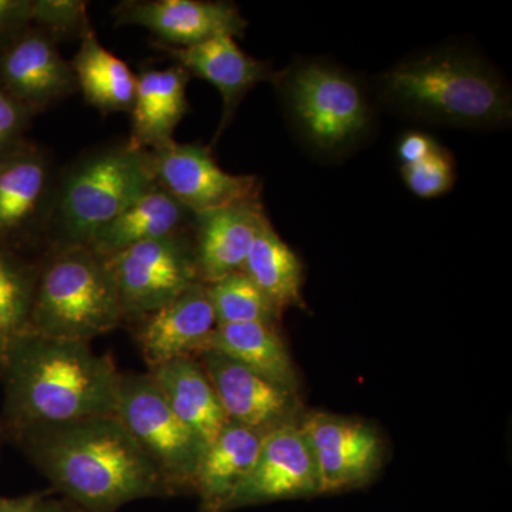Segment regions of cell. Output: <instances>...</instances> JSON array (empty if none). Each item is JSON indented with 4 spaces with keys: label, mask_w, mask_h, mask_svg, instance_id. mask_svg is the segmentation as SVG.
I'll use <instances>...</instances> for the list:
<instances>
[{
    "label": "cell",
    "mask_w": 512,
    "mask_h": 512,
    "mask_svg": "<svg viewBox=\"0 0 512 512\" xmlns=\"http://www.w3.org/2000/svg\"><path fill=\"white\" fill-rule=\"evenodd\" d=\"M121 375L92 343L26 329L0 346L6 440L26 431L116 414Z\"/></svg>",
    "instance_id": "6da1fadb"
},
{
    "label": "cell",
    "mask_w": 512,
    "mask_h": 512,
    "mask_svg": "<svg viewBox=\"0 0 512 512\" xmlns=\"http://www.w3.org/2000/svg\"><path fill=\"white\" fill-rule=\"evenodd\" d=\"M12 441L84 512H116L144 498L173 497L116 414L26 431Z\"/></svg>",
    "instance_id": "7a4b0ae2"
},
{
    "label": "cell",
    "mask_w": 512,
    "mask_h": 512,
    "mask_svg": "<svg viewBox=\"0 0 512 512\" xmlns=\"http://www.w3.org/2000/svg\"><path fill=\"white\" fill-rule=\"evenodd\" d=\"M384 99L414 117L463 127L511 120V94L483 60L463 50H436L397 64L380 79Z\"/></svg>",
    "instance_id": "3957f363"
},
{
    "label": "cell",
    "mask_w": 512,
    "mask_h": 512,
    "mask_svg": "<svg viewBox=\"0 0 512 512\" xmlns=\"http://www.w3.org/2000/svg\"><path fill=\"white\" fill-rule=\"evenodd\" d=\"M156 184L150 151L128 141L84 154L57 175L45 252L89 247L99 229Z\"/></svg>",
    "instance_id": "277c9868"
},
{
    "label": "cell",
    "mask_w": 512,
    "mask_h": 512,
    "mask_svg": "<svg viewBox=\"0 0 512 512\" xmlns=\"http://www.w3.org/2000/svg\"><path fill=\"white\" fill-rule=\"evenodd\" d=\"M123 323L126 316L104 256L86 245L43 252L29 329L92 343Z\"/></svg>",
    "instance_id": "5b68a950"
},
{
    "label": "cell",
    "mask_w": 512,
    "mask_h": 512,
    "mask_svg": "<svg viewBox=\"0 0 512 512\" xmlns=\"http://www.w3.org/2000/svg\"><path fill=\"white\" fill-rule=\"evenodd\" d=\"M293 126L320 153L346 150L369 133L372 107L352 74L325 62L293 64L276 74Z\"/></svg>",
    "instance_id": "8992f818"
},
{
    "label": "cell",
    "mask_w": 512,
    "mask_h": 512,
    "mask_svg": "<svg viewBox=\"0 0 512 512\" xmlns=\"http://www.w3.org/2000/svg\"><path fill=\"white\" fill-rule=\"evenodd\" d=\"M116 416L153 461L173 495L192 491L205 444L178 419L153 377L148 373L121 375Z\"/></svg>",
    "instance_id": "52a82bcc"
},
{
    "label": "cell",
    "mask_w": 512,
    "mask_h": 512,
    "mask_svg": "<svg viewBox=\"0 0 512 512\" xmlns=\"http://www.w3.org/2000/svg\"><path fill=\"white\" fill-rule=\"evenodd\" d=\"M106 262L126 322L163 308L201 282L191 232L140 242L107 256Z\"/></svg>",
    "instance_id": "ba28073f"
},
{
    "label": "cell",
    "mask_w": 512,
    "mask_h": 512,
    "mask_svg": "<svg viewBox=\"0 0 512 512\" xmlns=\"http://www.w3.org/2000/svg\"><path fill=\"white\" fill-rule=\"evenodd\" d=\"M57 175L49 154L23 141L0 158V248L23 254L45 245Z\"/></svg>",
    "instance_id": "9c48e42d"
},
{
    "label": "cell",
    "mask_w": 512,
    "mask_h": 512,
    "mask_svg": "<svg viewBox=\"0 0 512 512\" xmlns=\"http://www.w3.org/2000/svg\"><path fill=\"white\" fill-rule=\"evenodd\" d=\"M150 153L157 184L195 214L261 194V181L256 175L222 170L210 147L173 140Z\"/></svg>",
    "instance_id": "30bf717a"
},
{
    "label": "cell",
    "mask_w": 512,
    "mask_h": 512,
    "mask_svg": "<svg viewBox=\"0 0 512 512\" xmlns=\"http://www.w3.org/2000/svg\"><path fill=\"white\" fill-rule=\"evenodd\" d=\"M319 495L315 458L301 427L281 424L265 434L254 466L225 508Z\"/></svg>",
    "instance_id": "8fae6325"
},
{
    "label": "cell",
    "mask_w": 512,
    "mask_h": 512,
    "mask_svg": "<svg viewBox=\"0 0 512 512\" xmlns=\"http://www.w3.org/2000/svg\"><path fill=\"white\" fill-rule=\"evenodd\" d=\"M0 89L36 116L79 92V84L56 37L30 26L0 49Z\"/></svg>",
    "instance_id": "7c38bea8"
},
{
    "label": "cell",
    "mask_w": 512,
    "mask_h": 512,
    "mask_svg": "<svg viewBox=\"0 0 512 512\" xmlns=\"http://www.w3.org/2000/svg\"><path fill=\"white\" fill-rule=\"evenodd\" d=\"M116 26H140L160 45L191 47L218 36L242 37L248 22L238 6L210 0H126L113 10Z\"/></svg>",
    "instance_id": "4fadbf2b"
},
{
    "label": "cell",
    "mask_w": 512,
    "mask_h": 512,
    "mask_svg": "<svg viewBox=\"0 0 512 512\" xmlns=\"http://www.w3.org/2000/svg\"><path fill=\"white\" fill-rule=\"evenodd\" d=\"M301 429L315 458L319 494L363 484L379 468L382 446L372 427L315 413L303 421Z\"/></svg>",
    "instance_id": "5bb4252c"
},
{
    "label": "cell",
    "mask_w": 512,
    "mask_h": 512,
    "mask_svg": "<svg viewBox=\"0 0 512 512\" xmlns=\"http://www.w3.org/2000/svg\"><path fill=\"white\" fill-rule=\"evenodd\" d=\"M131 322L148 369L180 357H197L217 326L207 285L201 282L163 308Z\"/></svg>",
    "instance_id": "9a60e30c"
},
{
    "label": "cell",
    "mask_w": 512,
    "mask_h": 512,
    "mask_svg": "<svg viewBox=\"0 0 512 512\" xmlns=\"http://www.w3.org/2000/svg\"><path fill=\"white\" fill-rule=\"evenodd\" d=\"M174 63L190 74L211 83L222 97L220 126L214 143L234 120L239 104L259 83H274L276 73L272 64L247 55L235 37L218 36L191 47H168L160 45Z\"/></svg>",
    "instance_id": "2e32d148"
},
{
    "label": "cell",
    "mask_w": 512,
    "mask_h": 512,
    "mask_svg": "<svg viewBox=\"0 0 512 512\" xmlns=\"http://www.w3.org/2000/svg\"><path fill=\"white\" fill-rule=\"evenodd\" d=\"M265 218L261 198L195 214L191 238L202 284L242 271Z\"/></svg>",
    "instance_id": "e0dca14e"
},
{
    "label": "cell",
    "mask_w": 512,
    "mask_h": 512,
    "mask_svg": "<svg viewBox=\"0 0 512 512\" xmlns=\"http://www.w3.org/2000/svg\"><path fill=\"white\" fill-rule=\"evenodd\" d=\"M197 359L229 421L264 433L281 426L291 393L215 350H204Z\"/></svg>",
    "instance_id": "ac0fdd59"
},
{
    "label": "cell",
    "mask_w": 512,
    "mask_h": 512,
    "mask_svg": "<svg viewBox=\"0 0 512 512\" xmlns=\"http://www.w3.org/2000/svg\"><path fill=\"white\" fill-rule=\"evenodd\" d=\"M190 79L177 63L165 69L146 67L137 74L136 97L130 111L131 146L151 151L174 140L175 128L190 111Z\"/></svg>",
    "instance_id": "d6986e66"
},
{
    "label": "cell",
    "mask_w": 512,
    "mask_h": 512,
    "mask_svg": "<svg viewBox=\"0 0 512 512\" xmlns=\"http://www.w3.org/2000/svg\"><path fill=\"white\" fill-rule=\"evenodd\" d=\"M194 220L195 212L156 184L99 229L89 247L107 258L140 242L191 232Z\"/></svg>",
    "instance_id": "ffe728a7"
},
{
    "label": "cell",
    "mask_w": 512,
    "mask_h": 512,
    "mask_svg": "<svg viewBox=\"0 0 512 512\" xmlns=\"http://www.w3.org/2000/svg\"><path fill=\"white\" fill-rule=\"evenodd\" d=\"M265 434L228 420L217 439L205 447L192 484L202 511L225 512L254 466Z\"/></svg>",
    "instance_id": "44dd1931"
},
{
    "label": "cell",
    "mask_w": 512,
    "mask_h": 512,
    "mask_svg": "<svg viewBox=\"0 0 512 512\" xmlns=\"http://www.w3.org/2000/svg\"><path fill=\"white\" fill-rule=\"evenodd\" d=\"M171 409L205 447L228 423L217 393L197 357H180L148 369Z\"/></svg>",
    "instance_id": "7402d4cb"
},
{
    "label": "cell",
    "mask_w": 512,
    "mask_h": 512,
    "mask_svg": "<svg viewBox=\"0 0 512 512\" xmlns=\"http://www.w3.org/2000/svg\"><path fill=\"white\" fill-rule=\"evenodd\" d=\"M79 39V50L70 64L86 103L103 116L130 113L136 97L137 74L101 45L92 22L87 23Z\"/></svg>",
    "instance_id": "603a6c76"
},
{
    "label": "cell",
    "mask_w": 512,
    "mask_h": 512,
    "mask_svg": "<svg viewBox=\"0 0 512 512\" xmlns=\"http://www.w3.org/2000/svg\"><path fill=\"white\" fill-rule=\"evenodd\" d=\"M204 350L231 357L286 392L295 390V369L275 325L256 322L217 325Z\"/></svg>",
    "instance_id": "cb8c5ba5"
},
{
    "label": "cell",
    "mask_w": 512,
    "mask_h": 512,
    "mask_svg": "<svg viewBox=\"0 0 512 512\" xmlns=\"http://www.w3.org/2000/svg\"><path fill=\"white\" fill-rule=\"evenodd\" d=\"M242 272L279 313L286 308L303 306L301 259L279 237L268 217L258 229Z\"/></svg>",
    "instance_id": "d4e9b609"
},
{
    "label": "cell",
    "mask_w": 512,
    "mask_h": 512,
    "mask_svg": "<svg viewBox=\"0 0 512 512\" xmlns=\"http://www.w3.org/2000/svg\"><path fill=\"white\" fill-rule=\"evenodd\" d=\"M40 259L0 248V346L29 329Z\"/></svg>",
    "instance_id": "484cf974"
},
{
    "label": "cell",
    "mask_w": 512,
    "mask_h": 512,
    "mask_svg": "<svg viewBox=\"0 0 512 512\" xmlns=\"http://www.w3.org/2000/svg\"><path fill=\"white\" fill-rule=\"evenodd\" d=\"M217 325L266 323L275 325L279 313L242 271L207 285Z\"/></svg>",
    "instance_id": "4316f807"
},
{
    "label": "cell",
    "mask_w": 512,
    "mask_h": 512,
    "mask_svg": "<svg viewBox=\"0 0 512 512\" xmlns=\"http://www.w3.org/2000/svg\"><path fill=\"white\" fill-rule=\"evenodd\" d=\"M402 177L416 197L431 200L451 190L456 181V163L450 151L439 146L419 163L402 165Z\"/></svg>",
    "instance_id": "83f0119b"
},
{
    "label": "cell",
    "mask_w": 512,
    "mask_h": 512,
    "mask_svg": "<svg viewBox=\"0 0 512 512\" xmlns=\"http://www.w3.org/2000/svg\"><path fill=\"white\" fill-rule=\"evenodd\" d=\"M90 22L82 0H33V26L45 29L57 40L82 35Z\"/></svg>",
    "instance_id": "f1b7e54d"
},
{
    "label": "cell",
    "mask_w": 512,
    "mask_h": 512,
    "mask_svg": "<svg viewBox=\"0 0 512 512\" xmlns=\"http://www.w3.org/2000/svg\"><path fill=\"white\" fill-rule=\"evenodd\" d=\"M35 114L0 89V158L15 150L25 140Z\"/></svg>",
    "instance_id": "f546056e"
},
{
    "label": "cell",
    "mask_w": 512,
    "mask_h": 512,
    "mask_svg": "<svg viewBox=\"0 0 512 512\" xmlns=\"http://www.w3.org/2000/svg\"><path fill=\"white\" fill-rule=\"evenodd\" d=\"M33 26V0H0V49Z\"/></svg>",
    "instance_id": "4dcf8cb0"
},
{
    "label": "cell",
    "mask_w": 512,
    "mask_h": 512,
    "mask_svg": "<svg viewBox=\"0 0 512 512\" xmlns=\"http://www.w3.org/2000/svg\"><path fill=\"white\" fill-rule=\"evenodd\" d=\"M439 146L440 144L433 137L419 133V131H410V133L404 134L402 140L399 141L397 154H399L402 165L416 164L430 156Z\"/></svg>",
    "instance_id": "1f68e13d"
},
{
    "label": "cell",
    "mask_w": 512,
    "mask_h": 512,
    "mask_svg": "<svg viewBox=\"0 0 512 512\" xmlns=\"http://www.w3.org/2000/svg\"><path fill=\"white\" fill-rule=\"evenodd\" d=\"M43 493L22 495V497H0V512H33Z\"/></svg>",
    "instance_id": "d6a6232c"
},
{
    "label": "cell",
    "mask_w": 512,
    "mask_h": 512,
    "mask_svg": "<svg viewBox=\"0 0 512 512\" xmlns=\"http://www.w3.org/2000/svg\"><path fill=\"white\" fill-rule=\"evenodd\" d=\"M33 512H84L80 508L74 507L69 501H57L47 497L46 493L37 501L35 511Z\"/></svg>",
    "instance_id": "836d02e7"
},
{
    "label": "cell",
    "mask_w": 512,
    "mask_h": 512,
    "mask_svg": "<svg viewBox=\"0 0 512 512\" xmlns=\"http://www.w3.org/2000/svg\"><path fill=\"white\" fill-rule=\"evenodd\" d=\"M6 440L5 433H3L2 426H0V450H2L3 441Z\"/></svg>",
    "instance_id": "e575fe53"
}]
</instances>
